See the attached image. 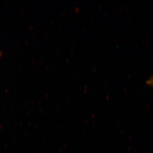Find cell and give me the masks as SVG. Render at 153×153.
<instances>
[{
	"mask_svg": "<svg viewBox=\"0 0 153 153\" xmlns=\"http://www.w3.org/2000/svg\"><path fill=\"white\" fill-rule=\"evenodd\" d=\"M148 83H149V85H150L151 86H153V77L151 78L149 80Z\"/></svg>",
	"mask_w": 153,
	"mask_h": 153,
	"instance_id": "6da1fadb",
	"label": "cell"
},
{
	"mask_svg": "<svg viewBox=\"0 0 153 153\" xmlns=\"http://www.w3.org/2000/svg\"><path fill=\"white\" fill-rule=\"evenodd\" d=\"M1 55H2V54L0 53V58H1Z\"/></svg>",
	"mask_w": 153,
	"mask_h": 153,
	"instance_id": "7a4b0ae2",
	"label": "cell"
}]
</instances>
